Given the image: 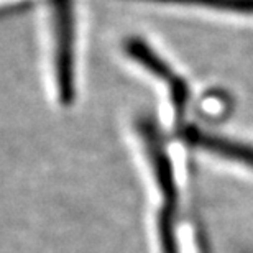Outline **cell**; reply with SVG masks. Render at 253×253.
<instances>
[{"mask_svg": "<svg viewBox=\"0 0 253 253\" xmlns=\"http://www.w3.org/2000/svg\"><path fill=\"white\" fill-rule=\"evenodd\" d=\"M176 135L178 138L192 148H201L206 151H211L214 155L224 156V158L240 161L247 166L253 168V146L242 143V141H235L230 138H224V136L214 135L211 131L202 130L201 126L194 124H184L176 128Z\"/></svg>", "mask_w": 253, "mask_h": 253, "instance_id": "cell-1", "label": "cell"}, {"mask_svg": "<svg viewBox=\"0 0 253 253\" xmlns=\"http://www.w3.org/2000/svg\"><path fill=\"white\" fill-rule=\"evenodd\" d=\"M140 2L166 3V5H188V7L217 10V12L253 15V0H140Z\"/></svg>", "mask_w": 253, "mask_h": 253, "instance_id": "cell-2", "label": "cell"}, {"mask_svg": "<svg viewBox=\"0 0 253 253\" xmlns=\"http://www.w3.org/2000/svg\"><path fill=\"white\" fill-rule=\"evenodd\" d=\"M49 13H51V18L74 17L73 0H49Z\"/></svg>", "mask_w": 253, "mask_h": 253, "instance_id": "cell-3", "label": "cell"}]
</instances>
